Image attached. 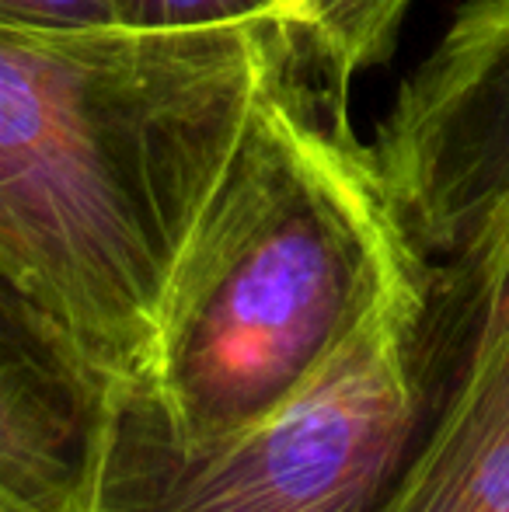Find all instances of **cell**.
I'll return each instance as SVG.
<instances>
[{
    "instance_id": "cell-1",
    "label": "cell",
    "mask_w": 509,
    "mask_h": 512,
    "mask_svg": "<svg viewBox=\"0 0 509 512\" xmlns=\"http://www.w3.org/2000/svg\"><path fill=\"white\" fill-rule=\"evenodd\" d=\"M293 56L283 21L0 28V290L109 394L140 380L185 237Z\"/></svg>"
},
{
    "instance_id": "cell-2",
    "label": "cell",
    "mask_w": 509,
    "mask_h": 512,
    "mask_svg": "<svg viewBox=\"0 0 509 512\" xmlns=\"http://www.w3.org/2000/svg\"><path fill=\"white\" fill-rule=\"evenodd\" d=\"M429 276L370 147L293 56L185 237L126 394L175 446H210L290 405L384 300Z\"/></svg>"
},
{
    "instance_id": "cell-3",
    "label": "cell",
    "mask_w": 509,
    "mask_h": 512,
    "mask_svg": "<svg viewBox=\"0 0 509 512\" xmlns=\"http://www.w3.org/2000/svg\"><path fill=\"white\" fill-rule=\"evenodd\" d=\"M426 310L429 283L394 293L304 394L210 446L112 391L84 512H377L433 394Z\"/></svg>"
},
{
    "instance_id": "cell-4",
    "label": "cell",
    "mask_w": 509,
    "mask_h": 512,
    "mask_svg": "<svg viewBox=\"0 0 509 512\" xmlns=\"http://www.w3.org/2000/svg\"><path fill=\"white\" fill-rule=\"evenodd\" d=\"M367 147L387 206L429 262L509 206V0L457 4Z\"/></svg>"
},
{
    "instance_id": "cell-5",
    "label": "cell",
    "mask_w": 509,
    "mask_h": 512,
    "mask_svg": "<svg viewBox=\"0 0 509 512\" xmlns=\"http://www.w3.org/2000/svg\"><path fill=\"white\" fill-rule=\"evenodd\" d=\"M429 408L377 512H509V206L433 262Z\"/></svg>"
},
{
    "instance_id": "cell-6",
    "label": "cell",
    "mask_w": 509,
    "mask_h": 512,
    "mask_svg": "<svg viewBox=\"0 0 509 512\" xmlns=\"http://www.w3.org/2000/svg\"><path fill=\"white\" fill-rule=\"evenodd\" d=\"M109 391L0 290V488L32 512H84Z\"/></svg>"
},
{
    "instance_id": "cell-7",
    "label": "cell",
    "mask_w": 509,
    "mask_h": 512,
    "mask_svg": "<svg viewBox=\"0 0 509 512\" xmlns=\"http://www.w3.org/2000/svg\"><path fill=\"white\" fill-rule=\"evenodd\" d=\"M412 0H293L290 28L321 102L346 119L353 81L384 67Z\"/></svg>"
},
{
    "instance_id": "cell-8",
    "label": "cell",
    "mask_w": 509,
    "mask_h": 512,
    "mask_svg": "<svg viewBox=\"0 0 509 512\" xmlns=\"http://www.w3.org/2000/svg\"><path fill=\"white\" fill-rule=\"evenodd\" d=\"M116 25L140 32H206L227 25L283 21L290 28L293 0H112Z\"/></svg>"
},
{
    "instance_id": "cell-9",
    "label": "cell",
    "mask_w": 509,
    "mask_h": 512,
    "mask_svg": "<svg viewBox=\"0 0 509 512\" xmlns=\"http://www.w3.org/2000/svg\"><path fill=\"white\" fill-rule=\"evenodd\" d=\"M116 25L112 0H0V28L81 32Z\"/></svg>"
},
{
    "instance_id": "cell-10",
    "label": "cell",
    "mask_w": 509,
    "mask_h": 512,
    "mask_svg": "<svg viewBox=\"0 0 509 512\" xmlns=\"http://www.w3.org/2000/svg\"><path fill=\"white\" fill-rule=\"evenodd\" d=\"M0 512H32V509L21 506V502L14 499L11 492H4V488H0Z\"/></svg>"
}]
</instances>
